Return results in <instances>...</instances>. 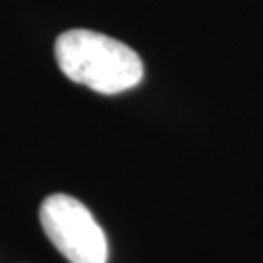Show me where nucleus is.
Here are the masks:
<instances>
[{"instance_id":"f03ea898","label":"nucleus","mask_w":263,"mask_h":263,"mask_svg":"<svg viewBox=\"0 0 263 263\" xmlns=\"http://www.w3.org/2000/svg\"><path fill=\"white\" fill-rule=\"evenodd\" d=\"M40 224L68 263H108V237L77 197L48 195L40 206Z\"/></svg>"},{"instance_id":"f257e3e1","label":"nucleus","mask_w":263,"mask_h":263,"mask_svg":"<svg viewBox=\"0 0 263 263\" xmlns=\"http://www.w3.org/2000/svg\"><path fill=\"white\" fill-rule=\"evenodd\" d=\"M55 60L70 81L99 95H121L136 88L145 77L143 60L134 48L90 29L60 33Z\"/></svg>"}]
</instances>
